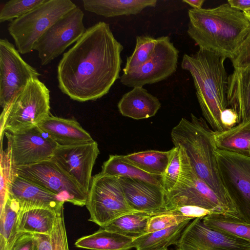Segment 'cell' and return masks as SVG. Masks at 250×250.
<instances>
[{
  "mask_svg": "<svg viewBox=\"0 0 250 250\" xmlns=\"http://www.w3.org/2000/svg\"><path fill=\"white\" fill-rule=\"evenodd\" d=\"M161 106L159 99L143 86L133 87L123 95L118 103L120 113L135 120L154 116Z\"/></svg>",
  "mask_w": 250,
  "mask_h": 250,
  "instance_id": "44dd1931",
  "label": "cell"
},
{
  "mask_svg": "<svg viewBox=\"0 0 250 250\" xmlns=\"http://www.w3.org/2000/svg\"><path fill=\"white\" fill-rule=\"evenodd\" d=\"M83 16L81 9L76 7L57 21L36 42L34 50L37 51L42 65L51 62L82 37L86 30Z\"/></svg>",
  "mask_w": 250,
  "mask_h": 250,
  "instance_id": "8fae6325",
  "label": "cell"
},
{
  "mask_svg": "<svg viewBox=\"0 0 250 250\" xmlns=\"http://www.w3.org/2000/svg\"><path fill=\"white\" fill-rule=\"evenodd\" d=\"M38 250H69L63 209L57 213L50 234H34Z\"/></svg>",
  "mask_w": 250,
  "mask_h": 250,
  "instance_id": "1f68e13d",
  "label": "cell"
},
{
  "mask_svg": "<svg viewBox=\"0 0 250 250\" xmlns=\"http://www.w3.org/2000/svg\"><path fill=\"white\" fill-rule=\"evenodd\" d=\"M227 2L232 7L242 12L250 8V0H229Z\"/></svg>",
  "mask_w": 250,
  "mask_h": 250,
  "instance_id": "60d3db41",
  "label": "cell"
},
{
  "mask_svg": "<svg viewBox=\"0 0 250 250\" xmlns=\"http://www.w3.org/2000/svg\"><path fill=\"white\" fill-rule=\"evenodd\" d=\"M99 153L98 145L93 140L67 146L58 145L51 160L87 195L92 169Z\"/></svg>",
  "mask_w": 250,
  "mask_h": 250,
  "instance_id": "9a60e30c",
  "label": "cell"
},
{
  "mask_svg": "<svg viewBox=\"0 0 250 250\" xmlns=\"http://www.w3.org/2000/svg\"><path fill=\"white\" fill-rule=\"evenodd\" d=\"M182 1L189 5L192 8L199 9L202 8L205 0H183Z\"/></svg>",
  "mask_w": 250,
  "mask_h": 250,
  "instance_id": "b9f144b4",
  "label": "cell"
},
{
  "mask_svg": "<svg viewBox=\"0 0 250 250\" xmlns=\"http://www.w3.org/2000/svg\"><path fill=\"white\" fill-rule=\"evenodd\" d=\"M231 61L234 68L250 66V30L236 56Z\"/></svg>",
  "mask_w": 250,
  "mask_h": 250,
  "instance_id": "8d00e7d4",
  "label": "cell"
},
{
  "mask_svg": "<svg viewBox=\"0 0 250 250\" xmlns=\"http://www.w3.org/2000/svg\"><path fill=\"white\" fill-rule=\"evenodd\" d=\"M178 57L179 51L168 36L158 38L149 58L139 67L124 73L120 82L133 88L162 81L176 71Z\"/></svg>",
  "mask_w": 250,
  "mask_h": 250,
  "instance_id": "7c38bea8",
  "label": "cell"
},
{
  "mask_svg": "<svg viewBox=\"0 0 250 250\" xmlns=\"http://www.w3.org/2000/svg\"><path fill=\"white\" fill-rule=\"evenodd\" d=\"M11 167L51 159L58 145L38 125L16 132H5Z\"/></svg>",
  "mask_w": 250,
  "mask_h": 250,
  "instance_id": "4fadbf2b",
  "label": "cell"
},
{
  "mask_svg": "<svg viewBox=\"0 0 250 250\" xmlns=\"http://www.w3.org/2000/svg\"><path fill=\"white\" fill-rule=\"evenodd\" d=\"M19 208L8 195L0 214V250H11L18 238L23 232L18 230Z\"/></svg>",
  "mask_w": 250,
  "mask_h": 250,
  "instance_id": "83f0119b",
  "label": "cell"
},
{
  "mask_svg": "<svg viewBox=\"0 0 250 250\" xmlns=\"http://www.w3.org/2000/svg\"><path fill=\"white\" fill-rule=\"evenodd\" d=\"M123 49L109 24L100 21L86 29L59 62V88L80 102L102 98L120 78Z\"/></svg>",
  "mask_w": 250,
  "mask_h": 250,
  "instance_id": "6da1fadb",
  "label": "cell"
},
{
  "mask_svg": "<svg viewBox=\"0 0 250 250\" xmlns=\"http://www.w3.org/2000/svg\"><path fill=\"white\" fill-rule=\"evenodd\" d=\"M102 172L112 176H127L141 179L162 187L161 175H152L138 168L124 155H110L102 167Z\"/></svg>",
  "mask_w": 250,
  "mask_h": 250,
  "instance_id": "4316f807",
  "label": "cell"
},
{
  "mask_svg": "<svg viewBox=\"0 0 250 250\" xmlns=\"http://www.w3.org/2000/svg\"><path fill=\"white\" fill-rule=\"evenodd\" d=\"M244 15L248 21L250 22V8L243 11Z\"/></svg>",
  "mask_w": 250,
  "mask_h": 250,
  "instance_id": "7bdbcfd3",
  "label": "cell"
},
{
  "mask_svg": "<svg viewBox=\"0 0 250 250\" xmlns=\"http://www.w3.org/2000/svg\"><path fill=\"white\" fill-rule=\"evenodd\" d=\"M216 157L221 179L240 219L250 223V157L217 149Z\"/></svg>",
  "mask_w": 250,
  "mask_h": 250,
  "instance_id": "30bf717a",
  "label": "cell"
},
{
  "mask_svg": "<svg viewBox=\"0 0 250 250\" xmlns=\"http://www.w3.org/2000/svg\"><path fill=\"white\" fill-rule=\"evenodd\" d=\"M169 250L167 249V248H161V249H157V250Z\"/></svg>",
  "mask_w": 250,
  "mask_h": 250,
  "instance_id": "ee69618b",
  "label": "cell"
},
{
  "mask_svg": "<svg viewBox=\"0 0 250 250\" xmlns=\"http://www.w3.org/2000/svg\"><path fill=\"white\" fill-rule=\"evenodd\" d=\"M182 118L171 132L175 147L185 152L198 177L229 207L238 211L221 179L216 157L214 131L205 119L191 114Z\"/></svg>",
  "mask_w": 250,
  "mask_h": 250,
  "instance_id": "277c9868",
  "label": "cell"
},
{
  "mask_svg": "<svg viewBox=\"0 0 250 250\" xmlns=\"http://www.w3.org/2000/svg\"><path fill=\"white\" fill-rule=\"evenodd\" d=\"M191 220L187 219L177 225L146 233L133 240L132 248L137 250H154L176 245Z\"/></svg>",
  "mask_w": 250,
  "mask_h": 250,
  "instance_id": "484cf974",
  "label": "cell"
},
{
  "mask_svg": "<svg viewBox=\"0 0 250 250\" xmlns=\"http://www.w3.org/2000/svg\"><path fill=\"white\" fill-rule=\"evenodd\" d=\"M157 43V39L148 35L136 37V46L132 54L127 57L124 73L143 64L151 56Z\"/></svg>",
  "mask_w": 250,
  "mask_h": 250,
  "instance_id": "d6a6232c",
  "label": "cell"
},
{
  "mask_svg": "<svg viewBox=\"0 0 250 250\" xmlns=\"http://www.w3.org/2000/svg\"><path fill=\"white\" fill-rule=\"evenodd\" d=\"M214 137L217 149L250 157V120L215 132Z\"/></svg>",
  "mask_w": 250,
  "mask_h": 250,
  "instance_id": "603a6c76",
  "label": "cell"
},
{
  "mask_svg": "<svg viewBox=\"0 0 250 250\" xmlns=\"http://www.w3.org/2000/svg\"><path fill=\"white\" fill-rule=\"evenodd\" d=\"M178 148L181 156V170L174 188L170 192L165 193L167 212L179 207L193 206L209 210L211 214H222L240 219L239 212L227 205L198 177L184 151Z\"/></svg>",
  "mask_w": 250,
  "mask_h": 250,
  "instance_id": "5b68a950",
  "label": "cell"
},
{
  "mask_svg": "<svg viewBox=\"0 0 250 250\" xmlns=\"http://www.w3.org/2000/svg\"><path fill=\"white\" fill-rule=\"evenodd\" d=\"M46 0H10L0 11V22L12 21L44 3Z\"/></svg>",
  "mask_w": 250,
  "mask_h": 250,
  "instance_id": "836d02e7",
  "label": "cell"
},
{
  "mask_svg": "<svg viewBox=\"0 0 250 250\" xmlns=\"http://www.w3.org/2000/svg\"><path fill=\"white\" fill-rule=\"evenodd\" d=\"M86 207L90 218L101 228L112 220L134 212L127 203L118 176L101 172L92 178Z\"/></svg>",
  "mask_w": 250,
  "mask_h": 250,
  "instance_id": "ba28073f",
  "label": "cell"
},
{
  "mask_svg": "<svg viewBox=\"0 0 250 250\" xmlns=\"http://www.w3.org/2000/svg\"><path fill=\"white\" fill-rule=\"evenodd\" d=\"M77 6L70 0H46L10 22L7 29L19 53L25 54L34 50V44L63 15Z\"/></svg>",
  "mask_w": 250,
  "mask_h": 250,
  "instance_id": "52a82bcc",
  "label": "cell"
},
{
  "mask_svg": "<svg viewBox=\"0 0 250 250\" xmlns=\"http://www.w3.org/2000/svg\"><path fill=\"white\" fill-rule=\"evenodd\" d=\"M203 217L190 221L179 241L201 250H250V242L208 228L203 222Z\"/></svg>",
  "mask_w": 250,
  "mask_h": 250,
  "instance_id": "2e32d148",
  "label": "cell"
},
{
  "mask_svg": "<svg viewBox=\"0 0 250 250\" xmlns=\"http://www.w3.org/2000/svg\"><path fill=\"white\" fill-rule=\"evenodd\" d=\"M170 160L166 170L163 175L162 186L165 193L170 192L178 181L181 170V156L179 148L172 149Z\"/></svg>",
  "mask_w": 250,
  "mask_h": 250,
  "instance_id": "e575fe53",
  "label": "cell"
},
{
  "mask_svg": "<svg viewBox=\"0 0 250 250\" xmlns=\"http://www.w3.org/2000/svg\"><path fill=\"white\" fill-rule=\"evenodd\" d=\"M37 125L58 146H67L93 140L75 119L49 115Z\"/></svg>",
  "mask_w": 250,
  "mask_h": 250,
  "instance_id": "d6986e66",
  "label": "cell"
},
{
  "mask_svg": "<svg viewBox=\"0 0 250 250\" xmlns=\"http://www.w3.org/2000/svg\"><path fill=\"white\" fill-rule=\"evenodd\" d=\"M191 218L172 212H167L152 216L148 223L146 233L177 225Z\"/></svg>",
  "mask_w": 250,
  "mask_h": 250,
  "instance_id": "d590c367",
  "label": "cell"
},
{
  "mask_svg": "<svg viewBox=\"0 0 250 250\" xmlns=\"http://www.w3.org/2000/svg\"><path fill=\"white\" fill-rule=\"evenodd\" d=\"M11 250H38L34 234L22 233L18 238Z\"/></svg>",
  "mask_w": 250,
  "mask_h": 250,
  "instance_id": "f35d334b",
  "label": "cell"
},
{
  "mask_svg": "<svg viewBox=\"0 0 250 250\" xmlns=\"http://www.w3.org/2000/svg\"><path fill=\"white\" fill-rule=\"evenodd\" d=\"M187 33L199 48L232 60L250 30L242 11L228 2L208 9H189Z\"/></svg>",
  "mask_w": 250,
  "mask_h": 250,
  "instance_id": "7a4b0ae2",
  "label": "cell"
},
{
  "mask_svg": "<svg viewBox=\"0 0 250 250\" xmlns=\"http://www.w3.org/2000/svg\"><path fill=\"white\" fill-rule=\"evenodd\" d=\"M168 212L178 214L192 219L204 217L212 214L209 210L193 206L179 207Z\"/></svg>",
  "mask_w": 250,
  "mask_h": 250,
  "instance_id": "74e56055",
  "label": "cell"
},
{
  "mask_svg": "<svg viewBox=\"0 0 250 250\" xmlns=\"http://www.w3.org/2000/svg\"><path fill=\"white\" fill-rule=\"evenodd\" d=\"M11 168L12 173L51 192L62 201L80 207L85 206L87 195L51 159Z\"/></svg>",
  "mask_w": 250,
  "mask_h": 250,
  "instance_id": "9c48e42d",
  "label": "cell"
},
{
  "mask_svg": "<svg viewBox=\"0 0 250 250\" xmlns=\"http://www.w3.org/2000/svg\"><path fill=\"white\" fill-rule=\"evenodd\" d=\"M222 123L226 130L230 129L239 124L238 116L233 109L228 107L221 113Z\"/></svg>",
  "mask_w": 250,
  "mask_h": 250,
  "instance_id": "ab89813d",
  "label": "cell"
},
{
  "mask_svg": "<svg viewBox=\"0 0 250 250\" xmlns=\"http://www.w3.org/2000/svg\"><path fill=\"white\" fill-rule=\"evenodd\" d=\"M134 239L102 229L83 236L75 242L76 247L91 250H130Z\"/></svg>",
  "mask_w": 250,
  "mask_h": 250,
  "instance_id": "cb8c5ba5",
  "label": "cell"
},
{
  "mask_svg": "<svg viewBox=\"0 0 250 250\" xmlns=\"http://www.w3.org/2000/svg\"><path fill=\"white\" fill-rule=\"evenodd\" d=\"M41 75L6 39L0 40V104L6 107L29 82Z\"/></svg>",
  "mask_w": 250,
  "mask_h": 250,
  "instance_id": "5bb4252c",
  "label": "cell"
},
{
  "mask_svg": "<svg viewBox=\"0 0 250 250\" xmlns=\"http://www.w3.org/2000/svg\"><path fill=\"white\" fill-rule=\"evenodd\" d=\"M172 149L168 151L148 150L124 155L129 162L142 170L152 175L164 174L168 166Z\"/></svg>",
  "mask_w": 250,
  "mask_h": 250,
  "instance_id": "f546056e",
  "label": "cell"
},
{
  "mask_svg": "<svg viewBox=\"0 0 250 250\" xmlns=\"http://www.w3.org/2000/svg\"><path fill=\"white\" fill-rule=\"evenodd\" d=\"M118 177L126 201L133 211L152 215L167 213L162 187L139 179Z\"/></svg>",
  "mask_w": 250,
  "mask_h": 250,
  "instance_id": "e0dca14e",
  "label": "cell"
},
{
  "mask_svg": "<svg viewBox=\"0 0 250 250\" xmlns=\"http://www.w3.org/2000/svg\"><path fill=\"white\" fill-rule=\"evenodd\" d=\"M156 0H83L85 10L105 18L136 15L148 7H155Z\"/></svg>",
  "mask_w": 250,
  "mask_h": 250,
  "instance_id": "7402d4cb",
  "label": "cell"
},
{
  "mask_svg": "<svg viewBox=\"0 0 250 250\" xmlns=\"http://www.w3.org/2000/svg\"><path fill=\"white\" fill-rule=\"evenodd\" d=\"M202 221L208 228L227 233L250 242V223L222 214H210Z\"/></svg>",
  "mask_w": 250,
  "mask_h": 250,
  "instance_id": "4dcf8cb0",
  "label": "cell"
},
{
  "mask_svg": "<svg viewBox=\"0 0 250 250\" xmlns=\"http://www.w3.org/2000/svg\"><path fill=\"white\" fill-rule=\"evenodd\" d=\"M226 59L208 50L199 48L194 54H184L183 69L191 74L203 116L215 132L226 129L221 119L223 110L229 107L227 100L229 76Z\"/></svg>",
  "mask_w": 250,
  "mask_h": 250,
  "instance_id": "3957f363",
  "label": "cell"
},
{
  "mask_svg": "<svg viewBox=\"0 0 250 250\" xmlns=\"http://www.w3.org/2000/svg\"><path fill=\"white\" fill-rule=\"evenodd\" d=\"M8 196L17 202L19 210L47 208L58 213L63 209L64 202L40 186L12 173L7 185Z\"/></svg>",
  "mask_w": 250,
  "mask_h": 250,
  "instance_id": "ac0fdd59",
  "label": "cell"
},
{
  "mask_svg": "<svg viewBox=\"0 0 250 250\" xmlns=\"http://www.w3.org/2000/svg\"><path fill=\"white\" fill-rule=\"evenodd\" d=\"M57 213L53 210L43 208L19 210L18 230L20 232L50 234Z\"/></svg>",
  "mask_w": 250,
  "mask_h": 250,
  "instance_id": "d4e9b609",
  "label": "cell"
},
{
  "mask_svg": "<svg viewBox=\"0 0 250 250\" xmlns=\"http://www.w3.org/2000/svg\"><path fill=\"white\" fill-rule=\"evenodd\" d=\"M152 216L144 212H132L112 220L102 229L135 239L147 233L148 223Z\"/></svg>",
  "mask_w": 250,
  "mask_h": 250,
  "instance_id": "f1b7e54d",
  "label": "cell"
},
{
  "mask_svg": "<svg viewBox=\"0 0 250 250\" xmlns=\"http://www.w3.org/2000/svg\"><path fill=\"white\" fill-rule=\"evenodd\" d=\"M50 91L38 78L31 80L19 91L0 115V136L5 131L16 132L38 124L49 115Z\"/></svg>",
  "mask_w": 250,
  "mask_h": 250,
  "instance_id": "8992f818",
  "label": "cell"
},
{
  "mask_svg": "<svg viewBox=\"0 0 250 250\" xmlns=\"http://www.w3.org/2000/svg\"><path fill=\"white\" fill-rule=\"evenodd\" d=\"M228 85L229 107L238 114L239 123L250 120V66L234 68Z\"/></svg>",
  "mask_w": 250,
  "mask_h": 250,
  "instance_id": "ffe728a7",
  "label": "cell"
}]
</instances>
